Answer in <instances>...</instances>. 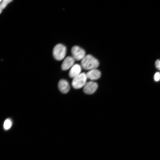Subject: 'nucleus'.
Listing matches in <instances>:
<instances>
[{
	"label": "nucleus",
	"mask_w": 160,
	"mask_h": 160,
	"mask_svg": "<svg viewBox=\"0 0 160 160\" xmlns=\"http://www.w3.org/2000/svg\"><path fill=\"white\" fill-rule=\"evenodd\" d=\"M12 125V121L9 118L7 119L4 121L3 127L5 130L9 129L11 127Z\"/></svg>",
	"instance_id": "nucleus-10"
},
{
	"label": "nucleus",
	"mask_w": 160,
	"mask_h": 160,
	"mask_svg": "<svg viewBox=\"0 0 160 160\" xmlns=\"http://www.w3.org/2000/svg\"><path fill=\"white\" fill-rule=\"evenodd\" d=\"M58 87L62 93L66 94L69 91L70 87L69 83L66 80L61 79L58 83Z\"/></svg>",
	"instance_id": "nucleus-9"
},
{
	"label": "nucleus",
	"mask_w": 160,
	"mask_h": 160,
	"mask_svg": "<svg viewBox=\"0 0 160 160\" xmlns=\"http://www.w3.org/2000/svg\"><path fill=\"white\" fill-rule=\"evenodd\" d=\"M12 0H4L2 1V2H1L0 6V13H1L3 9H4L7 5Z\"/></svg>",
	"instance_id": "nucleus-11"
},
{
	"label": "nucleus",
	"mask_w": 160,
	"mask_h": 160,
	"mask_svg": "<svg viewBox=\"0 0 160 160\" xmlns=\"http://www.w3.org/2000/svg\"><path fill=\"white\" fill-rule=\"evenodd\" d=\"M81 66L78 64H74L71 68L69 73V76L74 78L81 73Z\"/></svg>",
	"instance_id": "nucleus-8"
},
{
	"label": "nucleus",
	"mask_w": 160,
	"mask_h": 160,
	"mask_svg": "<svg viewBox=\"0 0 160 160\" xmlns=\"http://www.w3.org/2000/svg\"><path fill=\"white\" fill-rule=\"evenodd\" d=\"M154 79L155 81H158L160 79V73L159 72L156 73L154 75Z\"/></svg>",
	"instance_id": "nucleus-12"
},
{
	"label": "nucleus",
	"mask_w": 160,
	"mask_h": 160,
	"mask_svg": "<svg viewBox=\"0 0 160 160\" xmlns=\"http://www.w3.org/2000/svg\"><path fill=\"white\" fill-rule=\"evenodd\" d=\"M72 57L75 60H81L85 56L84 50L78 46L73 47L71 49Z\"/></svg>",
	"instance_id": "nucleus-4"
},
{
	"label": "nucleus",
	"mask_w": 160,
	"mask_h": 160,
	"mask_svg": "<svg viewBox=\"0 0 160 160\" xmlns=\"http://www.w3.org/2000/svg\"><path fill=\"white\" fill-rule=\"evenodd\" d=\"M98 87L97 84L93 81L87 82L84 87L83 91L87 94H92L94 93Z\"/></svg>",
	"instance_id": "nucleus-5"
},
{
	"label": "nucleus",
	"mask_w": 160,
	"mask_h": 160,
	"mask_svg": "<svg viewBox=\"0 0 160 160\" xmlns=\"http://www.w3.org/2000/svg\"><path fill=\"white\" fill-rule=\"evenodd\" d=\"M99 65L98 60L90 55H85L81 61V67L86 70L89 71L96 69Z\"/></svg>",
	"instance_id": "nucleus-1"
},
{
	"label": "nucleus",
	"mask_w": 160,
	"mask_h": 160,
	"mask_svg": "<svg viewBox=\"0 0 160 160\" xmlns=\"http://www.w3.org/2000/svg\"><path fill=\"white\" fill-rule=\"evenodd\" d=\"M75 61V59L72 57L70 56L67 57L65 59L62 64V69L65 71L71 68L74 65Z\"/></svg>",
	"instance_id": "nucleus-6"
},
{
	"label": "nucleus",
	"mask_w": 160,
	"mask_h": 160,
	"mask_svg": "<svg viewBox=\"0 0 160 160\" xmlns=\"http://www.w3.org/2000/svg\"><path fill=\"white\" fill-rule=\"evenodd\" d=\"M86 74L87 79L91 80H97L101 76L100 72L96 69L89 70L86 73Z\"/></svg>",
	"instance_id": "nucleus-7"
},
{
	"label": "nucleus",
	"mask_w": 160,
	"mask_h": 160,
	"mask_svg": "<svg viewBox=\"0 0 160 160\" xmlns=\"http://www.w3.org/2000/svg\"><path fill=\"white\" fill-rule=\"evenodd\" d=\"M66 52V47L62 44H58L53 48V54L54 57L57 60H61L65 57Z\"/></svg>",
	"instance_id": "nucleus-3"
},
{
	"label": "nucleus",
	"mask_w": 160,
	"mask_h": 160,
	"mask_svg": "<svg viewBox=\"0 0 160 160\" xmlns=\"http://www.w3.org/2000/svg\"><path fill=\"white\" fill-rule=\"evenodd\" d=\"M87 78L86 73L83 72L74 77L72 82V87L75 89L84 87L87 83Z\"/></svg>",
	"instance_id": "nucleus-2"
},
{
	"label": "nucleus",
	"mask_w": 160,
	"mask_h": 160,
	"mask_svg": "<svg viewBox=\"0 0 160 160\" xmlns=\"http://www.w3.org/2000/svg\"><path fill=\"white\" fill-rule=\"evenodd\" d=\"M155 65L156 67L160 71V60H157L155 63Z\"/></svg>",
	"instance_id": "nucleus-13"
}]
</instances>
